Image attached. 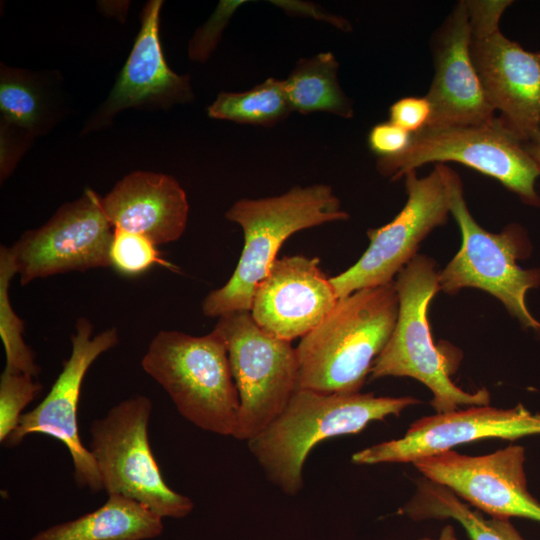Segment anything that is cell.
<instances>
[{"instance_id":"cell-1","label":"cell","mask_w":540,"mask_h":540,"mask_svg":"<svg viewBox=\"0 0 540 540\" xmlns=\"http://www.w3.org/2000/svg\"><path fill=\"white\" fill-rule=\"evenodd\" d=\"M398 310L394 281L339 298L296 347L298 388L322 393L360 392L393 332Z\"/></svg>"},{"instance_id":"cell-2","label":"cell","mask_w":540,"mask_h":540,"mask_svg":"<svg viewBox=\"0 0 540 540\" xmlns=\"http://www.w3.org/2000/svg\"><path fill=\"white\" fill-rule=\"evenodd\" d=\"M420 401L411 396L322 393L298 388L282 413L248 447L267 479L294 496L303 487V466L321 441L361 432L370 422L399 416Z\"/></svg>"},{"instance_id":"cell-3","label":"cell","mask_w":540,"mask_h":540,"mask_svg":"<svg viewBox=\"0 0 540 540\" xmlns=\"http://www.w3.org/2000/svg\"><path fill=\"white\" fill-rule=\"evenodd\" d=\"M225 216L241 227L244 244L229 280L204 298L202 312L206 317L250 311L257 285L291 235L349 218L332 188L325 184L296 186L278 196L242 198Z\"/></svg>"},{"instance_id":"cell-4","label":"cell","mask_w":540,"mask_h":540,"mask_svg":"<svg viewBox=\"0 0 540 540\" xmlns=\"http://www.w3.org/2000/svg\"><path fill=\"white\" fill-rule=\"evenodd\" d=\"M141 365L169 395L179 414L198 428L233 436L239 395L222 337L158 332Z\"/></svg>"},{"instance_id":"cell-5","label":"cell","mask_w":540,"mask_h":540,"mask_svg":"<svg viewBox=\"0 0 540 540\" xmlns=\"http://www.w3.org/2000/svg\"><path fill=\"white\" fill-rule=\"evenodd\" d=\"M444 180L450 213L461 232V247L438 274L439 290L457 294L477 288L497 298L525 328L540 331L526 305V293L540 285V269H523L517 259L530 253L526 231L510 224L500 233L482 228L471 215L459 175L444 163L436 164Z\"/></svg>"},{"instance_id":"cell-6","label":"cell","mask_w":540,"mask_h":540,"mask_svg":"<svg viewBox=\"0 0 540 540\" xmlns=\"http://www.w3.org/2000/svg\"><path fill=\"white\" fill-rule=\"evenodd\" d=\"M435 266L432 258L417 254L396 275L398 316L387 344L373 362L370 379L397 376L418 380L432 392L431 405L437 413L461 405H488L487 389L470 393L451 380L449 361L433 342L427 311L439 291Z\"/></svg>"},{"instance_id":"cell-7","label":"cell","mask_w":540,"mask_h":540,"mask_svg":"<svg viewBox=\"0 0 540 540\" xmlns=\"http://www.w3.org/2000/svg\"><path fill=\"white\" fill-rule=\"evenodd\" d=\"M457 162L499 181L523 203L540 207L535 182L539 169L527 150L499 117L483 124L426 126L412 134L408 147L377 159V170L392 181L428 163Z\"/></svg>"},{"instance_id":"cell-8","label":"cell","mask_w":540,"mask_h":540,"mask_svg":"<svg viewBox=\"0 0 540 540\" xmlns=\"http://www.w3.org/2000/svg\"><path fill=\"white\" fill-rule=\"evenodd\" d=\"M151 410V400L143 395L121 401L91 423L89 450L108 495L136 500L161 518L180 519L194 503L171 489L161 474L149 443Z\"/></svg>"},{"instance_id":"cell-9","label":"cell","mask_w":540,"mask_h":540,"mask_svg":"<svg viewBox=\"0 0 540 540\" xmlns=\"http://www.w3.org/2000/svg\"><path fill=\"white\" fill-rule=\"evenodd\" d=\"M213 330L225 342L239 395L232 437L248 442L282 413L298 389L296 348L262 329L250 311L220 316Z\"/></svg>"},{"instance_id":"cell-10","label":"cell","mask_w":540,"mask_h":540,"mask_svg":"<svg viewBox=\"0 0 540 540\" xmlns=\"http://www.w3.org/2000/svg\"><path fill=\"white\" fill-rule=\"evenodd\" d=\"M512 1H467L470 55L486 96L501 121L523 142L540 133V51L531 52L499 30Z\"/></svg>"},{"instance_id":"cell-11","label":"cell","mask_w":540,"mask_h":540,"mask_svg":"<svg viewBox=\"0 0 540 540\" xmlns=\"http://www.w3.org/2000/svg\"><path fill=\"white\" fill-rule=\"evenodd\" d=\"M407 201L388 224L367 231L370 244L358 261L330 277L338 298L388 284L416 255L420 243L448 221L447 192L438 166L425 177L416 170L404 176Z\"/></svg>"},{"instance_id":"cell-12","label":"cell","mask_w":540,"mask_h":540,"mask_svg":"<svg viewBox=\"0 0 540 540\" xmlns=\"http://www.w3.org/2000/svg\"><path fill=\"white\" fill-rule=\"evenodd\" d=\"M101 198L87 189L62 205L41 227L24 232L11 246L22 285L38 278L111 266L109 252L114 228Z\"/></svg>"},{"instance_id":"cell-13","label":"cell","mask_w":540,"mask_h":540,"mask_svg":"<svg viewBox=\"0 0 540 540\" xmlns=\"http://www.w3.org/2000/svg\"><path fill=\"white\" fill-rule=\"evenodd\" d=\"M118 340L116 328L93 335L92 323L85 317L78 318L71 338L70 357L45 398L34 409L23 413L17 428L4 445L15 447L32 434L48 435L60 441L68 450L77 485L92 491L102 490L95 459L81 442L77 410L88 369L101 354L113 348Z\"/></svg>"},{"instance_id":"cell-14","label":"cell","mask_w":540,"mask_h":540,"mask_svg":"<svg viewBox=\"0 0 540 540\" xmlns=\"http://www.w3.org/2000/svg\"><path fill=\"white\" fill-rule=\"evenodd\" d=\"M524 461L523 447L510 445L479 456L448 450L413 464L426 480L492 517H523L540 523V502L528 491Z\"/></svg>"},{"instance_id":"cell-15","label":"cell","mask_w":540,"mask_h":540,"mask_svg":"<svg viewBox=\"0 0 540 540\" xmlns=\"http://www.w3.org/2000/svg\"><path fill=\"white\" fill-rule=\"evenodd\" d=\"M540 434V414L523 405L500 409L470 406L426 416L415 421L399 439L364 448L352 456L356 464L413 463L453 447L487 438L514 440Z\"/></svg>"},{"instance_id":"cell-16","label":"cell","mask_w":540,"mask_h":540,"mask_svg":"<svg viewBox=\"0 0 540 540\" xmlns=\"http://www.w3.org/2000/svg\"><path fill=\"white\" fill-rule=\"evenodd\" d=\"M338 299L319 258L284 256L257 285L250 313L262 329L291 342L316 328Z\"/></svg>"},{"instance_id":"cell-17","label":"cell","mask_w":540,"mask_h":540,"mask_svg":"<svg viewBox=\"0 0 540 540\" xmlns=\"http://www.w3.org/2000/svg\"><path fill=\"white\" fill-rule=\"evenodd\" d=\"M471 25L467 1H459L432 38L435 73L425 96L431 105L427 126L483 124L494 108L470 55Z\"/></svg>"},{"instance_id":"cell-18","label":"cell","mask_w":540,"mask_h":540,"mask_svg":"<svg viewBox=\"0 0 540 540\" xmlns=\"http://www.w3.org/2000/svg\"><path fill=\"white\" fill-rule=\"evenodd\" d=\"M162 6V0H150L144 5L133 48L85 132L107 125L128 108H168L193 99L190 77L172 71L165 60L159 35Z\"/></svg>"},{"instance_id":"cell-19","label":"cell","mask_w":540,"mask_h":540,"mask_svg":"<svg viewBox=\"0 0 540 540\" xmlns=\"http://www.w3.org/2000/svg\"><path fill=\"white\" fill-rule=\"evenodd\" d=\"M101 203L114 229L144 235L156 245L176 241L186 229V193L167 174L132 172L117 182Z\"/></svg>"},{"instance_id":"cell-20","label":"cell","mask_w":540,"mask_h":540,"mask_svg":"<svg viewBox=\"0 0 540 540\" xmlns=\"http://www.w3.org/2000/svg\"><path fill=\"white\" fill-rule=\"evenodd\" d=\"M163 518L145 505L108 495L98 509L44 529L28 540H148L161 535Z\"/></svg>"},{"instance_id":"cell-21","label":"cell","mask_w":540,"mask_h":540,"mask_svg":"<svg viewBox=\"0 0 540 540\" xmlns=\"http://www.w3.org/2000/svg\"><path fill=\"white\" fill-rule=\"evenodd\" d=\"M338 67L339 64L331 52L300 59L288 78L283 80L292 111L302 114L322 111L351 118L352 101L340 87Z\"/></svg>"},{"instance_id":"cell-22","label":"cell","mask_w":540,"mask_h":540,"mask_svg":"<svg viewBox=\"0 0 540 540\" xmlns=\"http://www.w3.org/2000/svg\"><path fill=\"white\" fill-rule=\"evenodd\" d=\"M403 512L413 520L454 519L471 540H525L509 518H485L448 488L426 480Z\"/></svg>"},{"instance_id":"cell-23","label":"cell","mask_w":540,"mask_h":540,"mask_svg":"<svg viewBox=\"0 0 540 540\" xmlns=\"http://www.w3.org/2000/svg\"><path fill=\"white\" fill-rule=\"evenodd\" d=\"M291 111L283 80L273 77L245 92H220L207 108L211 118L261 126L274 125Z\"/></svg>"},{"instance_id":"cell-24","label":"cell","mask_w":540,"mask_h":540,"mask_svg":"<svg viewBox=\"0 0 540 540\" xmlns=\"http://www.w3.org/2000/svg\"><path fill=\"white\" fill-rule=\"evenodd\" d=\"M0 110L3 121L36 135L46 118V103L36 80L22 70L2 66Z\"/></svg>"},{"instance_id":"cell-25","label":"cell","mask_w":540,"mask_h":540,"mask_svg":"<svg viewBox=\"0 0 540 540\" xmlns=\"http://www.w3.org/2000/svg\"><path fill=\"white\" fill-rule=\"evenodd\" d=\"M17 274L14 258L7 246L0 247V336L5 350L4 371L38 375L40 368L34 355L24 342V324L15 313L9 299L10 282Z\"/></svg>"},{"instance_id":"cell-26","label":"cell","mask_w":540,"mask_h":540,"mask_svg":"<svg viewBox=\"0 0 540 540\" xmlns=\"http://www.w3.org/2000/svg\"><path fill=\"white\" fill-rule=\"evenodd\" d=\"M110 264L126 276H137L154 265L175 270V266L162 258L157 245L144 235L114 229L109 252Z\"/></svg>"},{"instance_id":"cell-27","label":"cell","mask_w":540,"mask_h":540,"mask_svg":"<svg viewBox=\"0 0 540 540\" xmlns=\"http://www.w3.org/2000/svg\"><path fill=\"white\" fill-rule=\"evenodd\" d=\"M41 384L27 374L2 372L0 376V441L17 428L23 409L41 391Z\"/></svg>"},{"instance_id":"cell-28","label":"cell","mask_w":540,"mask_h":540,"mask_svg":"<svg viewBox=\"0 0 540 540\" xmlns=\"http://www.w3.org/2000/svg\"><path fill=\"white\" fill-rule=\"evenodd\" d=\"M244 1H220L217 8L206 21L199 27L188 45V55L192 61L205 62L215 50L225 26L234 11Z\"/></svg>"},{"instance_id":"cell-29","label":"cell","mask_w":540,"mask_h":540,"mask_svg":"<svg viewBox=\"0 0 540 540\" xmlns=\"http://www.w3.org/2000/svg\"><path fill=\"white\" fill-rule=\"evenodd\" d=\"M390 122L414 134L429 123L431 105L426 97H404L389 109Z\"/></svg>"},{"instance_id":"cell-30","label":"cell","mask_w":540,"mask_h":540,"mask_svg":"<svg viewBox=\"0 0 540 540\" xmlns=\"http://www.w3.org/2000/svg\"><path fill=\"white\" fill-rule=\"evenodd\" d=\"M411 136V133L388 121L373 126L368 135V144L378 158L391 157L408 147Z\"/></svg>"},{"instance_id":"cell-31","label":"cell","mask_w":540,"mask_h":540,"mask_svg":"<svg viewBox=\"0 0 540 540\" xmlns=\"http://www.w3.org/2000/svg\"><path fill=\"white\" fill-rule=\"evenodd\" d=\"M12 126L5 121L1 123V157L0 174L1 180H5L13 171L21 155V145L12 133Z\"/></svg>"},{"instance_id":"cell-32","label":"cell","mask_w":540,"mask_h":540,"mask_svg":"<svg viewBox=\"0 0 540 540\" xmlns=\"http://www.w3.org/2000/svg\"><path fill=\"white\" fill-rule=\"evenodd\" d=\"M526 147L532 158L534 159L540 172V133L531 141L526 143Z\"/></svg>"},{"instance_id":"cell-33","label":"cell","mask_w":540,"mask_h":540,"mask_svg":"<svg viewBox=\"0 0 540 540\" xmlns=\"http://www.w3.org/2000/svg\"><path fill=\"white\" fill-rule=\"evenodd\" d=\"M419 540H458L454 527L452 525H446L440 532V536L437 539H431L428 537H423Z\"/></svg>"}]
</instances>
